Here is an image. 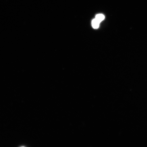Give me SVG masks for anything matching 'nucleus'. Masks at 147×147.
Returning a JSON list of instances; mask_svg holds the SVG:
<instances>
[{
	"label": "nucleus",
	"instance_id": "f03ea898",
	"mask_svg": "<svg viewBox=\"0 0 147 147\" xmlns=\"http://www.w3.org/2000/svg\"><path fill=\"white\" fill-rule=\"evenodd\" d=\"M105 16L103 14H97L95 16V18L98 21V22H100L103 21L105 19Z\"/></svg>",
	"mask_w": 147,
	"mask_h": 147
},
{
	"label": "nucleus",
	"instance_id": "f257e3e1",
	"mask_svg": "<svg viewBox=\"0 0 147 147\" xmlns=\"http://www.w3.org/2000/svg\"><path fill=\"white\" fill-rule=\"evenodd\" d=\"M100 23V22L97 21L96 18H95V19H93L92 21V26L94 28L97 29L98 28Z\"/></svg>",
	"mask_w": 147,
	"mask_h": 147
}]
</instances>
